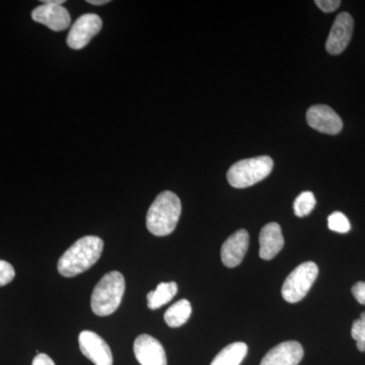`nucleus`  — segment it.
<instances>
[{"label":"nucleus","instance_id":"18","mask_svg":"<svg viewBox=\"0 0 365 365\" xmlns=\"http://www.w3.org/2000/svg\"><path fill=\"white\" fill-rule=\"evenodd\" d=\"M316 203V197L312 192H302L297 197L294 203L295 215L299 216V217L309 215L313 211Z\"/></svg>","mask_w":365,"mask_h":365},{"label":"nucleus","instance_id":"22","mask_svg":"<svg viewBox=\"0 0 365 365\" xmlns=\"http://www.w3.org/2000/svg\"><path fill=\"white\" fill-rule=\"evenodd\" d=\"M316 4L324 13H333L340 6V0H316Z\"/></svg>","mask_w":365,"mask_h":365},{"label":"nucleus","instance_id":"24","mask_svg":"<svg viewBox=\"0 0 365 365\" xmlns=\"http://www.w3.org/2000/svg\"><path fill=\"white\" fill-rule=\"evenodd\" d=\"M32 365H55L54 361L47 354L39 353L33 360Z\"/></svg>","mask_w":365,"mask_h":365},{"label":"nucleus","instance_id":"15","mask_svg":"<svg viewBox=\"0 0 365 365\" xmlns=\"http://www.w3.org/2000/svg\"><path fill=\"white\" fill-rule=\"evenodd\" d=\"M248 353L246 343L235 342L223 348L210 365H240Z\"/></svg>","mask_w":365,"mask_h":365},{"label":"nucleus","instance_id":"20","mask_svg":"<svg viewBox=\"0 0 365 365\" xmlns=\"http://www.w3.org/2000/svg\"><path fill=\"white\" fill-rule=\"evenodd\" d=\"M351 336L356 341L359 351L365 352V312L353 323Z\"/></svg>","mask_w":365,"mask_h":365},{"label":"nucleus","instance_id":"8","mask_svg":"<svg viewBox=\"0 0 365 365\" xmlns=\"http://www.w3.org/2000/svg\"><path fill=\"white\" fill-rule=\"evenodd\" d=\"M307 121L314 130L330 135H336L343 128L339 115L326 105H316L309 108L307 112Z\"/></svg>","mask_w":365,"mask_h":365},{"label":"nucleus","instance_id":"1","mask_svg":"<svg viewBox=\"0 0 365 365\" xmlns=\"http://www.w3.org/2000/svg\"><path fill=\"white\" fill-rule=\"evenodd\" d=\"M104 250V242L95 235L81 237L59 259V273L64 277H74L97 263Z\"/></svg>","mask_w":365,"mask_h":365},{"label":"nucleus","instance_id":"21","mask_svg":"<svg viewBox=\"0 0 365 365\" xmlns=\"http://www.w3.org/2000/svg\"><path fill=\"white\" fill-rule=\"evenodd\" d=\"M16 271L9 262L0 260V287L9 284L14 280Z\"/></svg>","mask_w":365,"mask_h":365},{"label":"nucleus","instance_id":"11","mask_svg":"<svg viewBox=\"0 0 365 365\" xmlns=\"http://www.w3.org/2000/svg\"><path fill=\"white\" fill-rule=\"evenodd\" d=\"M32 19L54 32H61L71 26V18L68 11L62 6L41 4L32 11Z\"/></svg>","mask_w":365,"mask_h":365},{"label":"nucleus","instance_id":"10","mask_svg":"<svg viewBox=\"0 0 365 365\" xmlns=\"http://www.w3.org/2000/svg\"><path fill=\"white\" fill-rule=\"evenodd\" d=\"M134 354L141 365H168L167 355L160 341L146 334L136 338Z\"/></svg>","mask_w":365,"mask_h":365},{"label":"nucleus","instance_id":"16","mask_svg":"<svg viewBox=\"0 0 365 365\" xmlns=\"http://www.w3.org/2000/svg\"><path fill=\"white\" fill-rule=\"evenodd\" d=\"M178 292L176 282H162L158 285L157 289L148 292V306L150 309H158L165 306L174 299Z\"/></svg>","mask_w":365,"mask_h":365},{"label":"nucleus","instance_id":"14","mask_svg":"<svg viewBox=\"0 0 365 365\" xmlns=\"http://www.w3.org/2000/svg\"><path fill=\"white\" fill-rule=\"evenodd\" d=\"M259 242H260L259 254L261 258L263 260H272L284 246V237H283L280 225L276 222L267 223L261 230Z\"/></svg>","mask_w":365,"mask_h":365},{"label":"nucleus","instance_id":"26","mask_svg":"<svg viewBox=\"0 0 365 365\" xmlns=\"http://www.w3.org/2000/svg\"><path fill=\"white\" fill-rule=\"evenodd\" d=\"M88 4L93 6H103V4H109V0H88Z\"/></svg>","mask_w":365,"mask_h":365},{"label":"nucleus","instance_id":"23","mask_svg":"<svg viewBox=\"0 0 365 365\" xmlns=\"http://www.w3.org/2000/svg\"><path fill=\"white\" fill-rule=\"evenodd\" d=\"M352 294L359 304L365 306V282H357L352 287Z\"/></svg>","mask_w":365,"mask_h":365},{"label":"nucleus","instance_id":"9","mask_svg":"<svg viewBox=\"0 0 365 365\" xmlns=\"http://www.w3.org/2000/svg\"><path fill=\"white\" fill-rule=\"evenodd\" d=\"M354 21L351 14L341 13L334 21L326 42L327 51L331 55H339L344 51L351 40Z\"/></svg>","mask_w":365,"mask_h":365},{"label":"nucleus","instance_id":"5","mask_svg":"<svg viewBox=\"0 0 365 365\" xmlns=\"http://www.w3.org/2000/svg\"><path fill=\"white\" fill-rule=\"evenodd\" d=\"M319 268L314 262L300 264L283 283L282 297L290 304L300 302L309 292L318 277Z\"/></svg>","mask_w":365,"mask_h":365},{"label":"nucleus","instance_id":"6","mask_svg":"<svg viewBox=\"0 0 365 365\" xmlns=\"http://www.w3.org/2000/svg\"><path fill=\"white\" fill-rule=\"evenodd\" d=\"M102 26V19L98 14H83L72 25L67 36V45L73 50L83 49L96 35L100 33Z\"/></svg>","mask_w":365,"mask_h":365},{"label":"nucleus","instance_id":"19","mask_svg":"<svg viewBox=\"0 0 365 365\" xmlns=\"http://www.w3.org/2000/svg\"><path fill=\"white\" fill-rule=\"evenodd\" d=\"M328 227L333 232L346 234L351 230V225L344 213L336 211L328 217Z\"/></svg>","mask_w":365,"mask_h":365},{"label":"nucleus","instance_id":"4","mask_svg":"<svg viewBox=\"0 0 365 365\" xmlns=\"http://www.w3.org/2000/svg\"><path fill=\"white\" fill-rule=\"evenodd\" d=\"M273 165L272 158L267 155L240 160L228 170L227 181L235 188H248L266 179L272 172Z\"/></svg>","mask_w":365,"mask_h":365},{"label":"nucleus","instance_id":"7","mask_svg":"<svg viewBox=\"0 0 365 365\" xmlns=\"http://www.w3.org/2000/svg\"><path fill=\"white\" fill-rule=\"evenodd\" d=\"M79 348L86 359L96 365H113V354L109 345L97 333L83 331L79 334Z\"/></svg>","mask_w":365,"mask_h":365},{"label":"nucleus","instance_id":"12","mask_svg":"<svg viewBox=\"0 0 365 365\" xmlns=\"http://www.w3.org/2000/svg\"><path fill=\"white\" fill-rule=\"evenodd\" d=\"M249 232L246 230H240L223 242L222 260L223 265L228 268L239 266L244 260L249 248Z\"/></svg>","mask_w":365,"mask_h":365},{"label":"nucleus","instance_id":"25","mask_svg":"<svg viewBox=\"0 0 365 365\" xmlns=\"http://www.w3.org/2000/svg\"><path fill=\"white\" fill-rule=\"evenodd\" d=\"M64 2H66V0H42V4H54V6H61Z\"/></svg>","mask_w":365,"mask_h":365},{"label":"nucleus","instance_id":"17","mask_svg":"<svg viewBox=\"0 0 365 365\" xmlns=\"http://www.w3.org/2000/svg\"><path fill=\"white\" fill-rule=\"evenodd\" d=\"M191 314L192 307L189 300L181 299L168 309L165 321L170 328H179L187 323Z\"/></svg>","mask_w":365,"mask_h":365},{"label":"nucleus","instance_id":"2","mask_svg":"<svg viewBox=\"0 0 365 365\" xmlns=\"http://www.w3.org/2000/svg\"><path fill=\"white\" fill-rule=\"evenodd\" d=\"M182 212L179 197L165 191L155 198L146 215V227L151 234L165 237L174 232Z\"/></svg>","mask_w":365,"mask_h":365},{"label":"nucleus","instance_id":"3","mask_svg":"<svg viewBox=\"0 0 365 365\" xmlns=\"http://www.w3.org/2000/svg\"><path fill=\"white\" fill-rule=\"evenodd\" d=\"M125 292L124 276L118 271L106 274L91 294V306L93 314L105 317L114 314L121 304Z\"/></svg>","mask_w":365,"mask_h":365},{"label":"nucleus","instance_id":"13","mask_svg":"<svg viewBox=\"0 0 365 365\" xmlns=\"http://www.w3.org/2000/svg\"><path fill=\"white\" fill-rule=\"evenodd\" d=\"M304 354V348L299 342L287 341L273 347L260 365H299Z\"/></svg>","mask_w":365,"mask_h":365}]
</instances>
